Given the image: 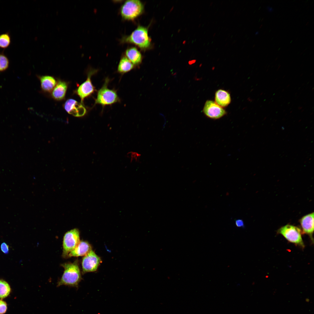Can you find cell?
I'll use <instances>...</instances> for the list:
<instances>
[{
    "label": "cell",
    "instance_id": "20",
    "mask_svg": "<svg viewBox=\"0 0 314 314\" xmlns=\"http://www.w3.org/2000/svg\"><path fill=\"white\" fill-rule=\"evenodd\" d=\"M9 65V61L7 57L3 52L0 53V72L7 69Z\"/></svg>",
    "mask_w": 314,
    "mask_h": 314
},
{
    "label": "cell",
    "instance_id": "19",
    "mask_svg": "<svg viewBox=\"0 0 314 314\" xmlns=\"http://www.w3.org/2000/svg\"><path fill=\"white\" fill-rule=\"evenodd\" d=\"M11 38L9 33L6 32L0 35V48L6 49L10 45Z\"/></svg>",
    "mask_w": 314,
    "mask_h": 314
},
{
    "label": "cell",
    "instance_id": "14",
    "mask_svg": "<svg viewBox=\"0 0 314 314\" xmlns=\"http://www.w3.org/2000/svg\"><path fill=\"white\" fill-rule=\"evenodd\" d=\"M67 87V83L66 82L59 81L52 91V97L57 100L63 99L65 97Z\"/></svg>",
    "mask_w": 314,
    "mask_h": 314
},
{
    "label": "cell",
    "instance_id": "6",
    "mask_svg": "<svg viewBox=\"0 0 314 314\" xmlns=\"http://www.w3.org/2000/svg\"><path fill=\"white\" fill-rule=\"evenodd\" d=\"M80 241V233L78 229H74L66 232L63 238V257L68 258L69 253L77 246Z\"/></svg>",
    "mask_w": 314,
    "mask_h": 314
},
{
    "label": "cell",
    "instance_id": "12",
    "mask_svg": "<svg viewBox=\"0 0 314 314\" xmlns=\"http://www.w3.org/2000/svg\"><path fill=\"white\" fill-rule=\"evenodd\" d=\"M92 250L91 245L88 242L80 241L77 246L69 253L68 258L85 256Z\"/></svg>",
    "mask_w": 314,
    "mask_h": 314
},
{
    "label": "cell",
    "instance_id": "16",
    "mask_svg": "<svg viewBox=\"0 0 314 314\" xmlns=\"http://www.w3.org/2000/svg\"><path fill=\"white\" fill-rule=\"evenodd\" d=\"M126 54L127 58L133 64H138L141 61V54L135 47L128 49L126 50Z\"/></svg>",
    "mask_w": 314,
    "mask_h": 314
},
{
    "label": "cell",
    "instance_id": "1",
    "mask_svg": "<svg viewBox=\"0 0 314 314\" xmlns=\"http://www.w3.org/2000/svg\"><path fill=\"white\" fill-rule=\"evenodd\" d=\"M61 265L64 270L57 283V286L65 285L78 288L82 279L78 261L76 260L73 263H65Z\"/></svg>",
    "mask_w": 314,
    "mask_h": 314
},
{
    "label": "cell",
    "instance_id": "18",
    "mask_svg": "<svg viewBox=\"0 0 314 314\" xmlns=\"http://www.w3.org/2000/svg\"><path fill=\"white\" fill-rule=\"evenodd\" d=\"M10 291L8 284L5 281L0 280V298L3 299L8 297Z\"/></svg>",
    "mask_w": 314,
    "mask_h": 314
},
{
    "label": "cell",
    "instance_id": "9",
    "mask_svg": "<svg viewBox=\"0 0 314 314\" xmlns=\"http://www.w3.org/2000/svg\"><path fill=\"white\" fill-rule=\"evenodd\" d=\"M96 72V70H90L88 72L86 80L81 84L77 90V94L80 97L82 101L85 98L92 94L95 91V88L91 81V77Z\"/></svg>",
    "mask_w": 314,
    "mask_h": 314
},
{
    "label": "cell",
    "instance_id": "5",
    "mask_svg": "<svg viewBox=\"0 0 314 314\" xmlns=\"http://www.w3.org/2000/svg\"><path fill=\"white\" fill-rule=\"evenodd\" d=\"M109 82V79L106 78L102 87L98 91L95 104L105 106L112 104L119 101L116 92L108 88Z\"/></svg>",
    "mask_w": 314,
    "mask_h": 314
},
{
    "label": "cell",
    "instance_id": "11",
    "mask_svg": "<svg viewBox=\"0 0 314 314\" xmlns=\"http://www.w3.org/2000/svg\"><path fill=\"white\" fill-rule=\"evenodd\" d=\"M314 213L313 212L303 216L299 220L302 233L308 235L313 242V235L314 229Z\"/></svg>",
    "mask_w": 314,
    "mask_h": 314
},
{
    "label": "cell",
    "instance_id": "17",
    "mask_svg": "<svg viewBox=\"0 0 314 314\" xmlns=\"http://www.w3.org/2000/svg\"><path fill=\"white\" fill-rule=\"evenodd\" d=\"M133 67V64L127 57L124 56L119 61L117 70L119 72L124 73L130 71Z\"/></svg>",
    "mask_w": 314,
    "mask_h": 314
},
{
    "label": "cell",
    "instance_id": "21",
    "mask_svg": "<svg viewBox=\"0 0 314 314\" xmlns=\"http://www.w3.org/2000/svg\"><path fill=\"white\" fill-rule=\"evenodd\" d=\"M7 309V304L6 302L0 299V314L6 313Z\"/></svg>",
    "mask_w": 314,
    "mask_h": 314
},
{
    "label": "cell",
    "instance_id": "8",
    "mask_svg": "<svg viewBox=\"0 0 314 314\" xmlns=\"http://www.w3.org/2000/svg\"><path fill=\"white\" fill-rule=\"evenodd\" d=\"M203 111L207 117L214 119H220L226 114L223 108L211 100L206 101Z\"/></svg>",
    "mask_w": 314,
    "mask_h": 314
},
{
    "label": "cell",
    "instance_id": "15",
    "mask_svg": "<svg viewBox=\"0 0 314 314\" xmlns=\"http://www.w3.org/2000/svg\"><path fill=\"white\" fill-rule=\"evenodd\" d=\"M41 87L44 91L50 92L52 90L56 84L53 77L49 76H42L40 77Z\"/></svg>",
    "mask_w": 314,
    "mask_h": 314
},
{
    "label": "cell",
    "instance_id": "7",
    "mask_svg": "<svg viewBox=\"0 0 314 314\" xmlns=\"http://www.w3.org/2000/svg\"><path fill=\"white\" fill-rule=\"evenodd\" d=\"M101 262L100 258L92 250L83 258L82 264L83 272L96 271Z\"/></svg>",
    "mask_w": 314,
    "mask_h": 314
},
{
    "label": "cell",
    "instance_id": "24",
    "mask_svg": "<svg viewBox=\"0 0 314 314\" xmlns=\"http://www.w3.org/2000/svg\"><path fill=\"white\" fill-rule=\"evenodd\" d=\"M131 160H132L134 159H135L136 160H137L138 158L140 155V154L138 153L133 152H131Z\"/></svg>",
    "mask_w": 314,
    "mask_h": 314
},
{
    "label": "cell",
    "instance_id": "22",
    "mask_svg": "<svg viewBox=\"0 0 314 314\" xmlns=\"http://www.w3.org/2000/svg\"><path fill=\"white\" fill-rule=\"evenodd\" d=\"M1 249L2 251L5 253H7L9 251L8 245L5 243H2L1 245Z\"/></svg>",
    "mask_w": 314,
    "mask_h": 314
},
{
    "label": "cell",
    "instance_id": "13",
    "mask_svg": "<svg viewBox=\"0 0 314 314\" xmlns=\"http://www.w3.org/2000/svg\"><path fill=\"white\" fill-rule=\"evenodd\" d=\"M215 103L222 107H226L231 101L230 94L226 91L219 89L215 92Z\"/></svg>",
    "mask_w": 314,
    "mask_h": 314
},
{
    "label": "cell",
    "instance_id": "2",
    "mask_svg": "<svg viewBox=\"0 0 314 314\" xmlns=\"http://www.w3.org/2000/svg\"><path fill=\"white\" fill-rule=\"evenodd\" d=\"M122 42L134 44L140 48H147L150 45L147 29L142 26H138L129 35L124 37Z\"/></svg>",
    "mask_w": 314,
    "mask_h": 314
},
{
    "label": "cell",
    "instance_id": "4",
    "mask_svg": "<svg viewBox=\"0 0 314 314\" xmlns=\"http://www.w3.org/2000/svg\"><path fill=\"white\" fill-rule=\"evenodd\" d=\"M143 8V4L139 0L126 1L121 8V15L124 19L133 20L142 13Z\"/></svg>",
    "mask_w": 314,
    "mask_h": 314
},
{
    "label": "cell",
    "instance_id": "23",
    "mask_svg": "<svg viewBox=\"0 0 314 314\" xmlns=\"http://www.w3.org/2000/svg\"><path fill=\"white\" fill-rule=\"evenodd\" d=\"M235 224L236 226L238 227H243L244 226V223L241 219H238L236 220Z\"/></svg>",
    "mask_w": 314,
    "mask_h": 314
},
{
    "label": "cell",
    "instance_id": "3",
    "mask_svg": "<svg viewBox=\"0 0 314 314\" xmlns=\"http://www.w3.org/2000/svg\"><path fill=\"white\" fill-rule=\"evenodd\" d=\"M277 233L282 235L289 242L304 248L301 230L297 226L287 224L280 227Z\"/></svg>",
    "mask_w": 314,
    "mask_h": 314
},
{
    "label": "cell",
    "instance_id": "10",
    "mask_svg": "<svg viewBox=\"0 0 314 314\" xmlns=\"http://www.w3.org/2000/svg\"><path fill=\"white\" fill-rule=\"evenodd\" d=\"M64 108L68 113L75 117L83 116L86 113L85 107L81 103L72 99H69L65 102Z\"/></svg>",
    "mask_w": 314,
    "mask_h": 314
}]
</instances>
